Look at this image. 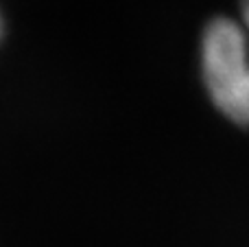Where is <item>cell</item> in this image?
Instances as JSON below:
<instances>
[{
    "label": "cell",
    "mask_w": 249,
    "mask_h": 247,
    "mask_svg": "<svg viewBox=\"0 0 249 247\" xmlns=\"http://www.w3.org/2000/svg\"><path fill=\"white\" fill-rule=\"evenodd\" d=\"M201 77L214 107L249 127V42L238 18H216L201 35Z\"/></svg>",
    "instance_id": "cell-1"
},
{
    "label": "cell",
    "mask_w": 249,
    "mask_h": 247,
    "mask_svg": "<svg viewBox=\"0 0 249 247\" xmlns=\"http://www.w3.org/2000/svg\"><path fill=\"white\" fill-rule=\"evenodd\" d=\"M238 20H241L243 29H245L247 42H249V0H243V4H241V16H238Z\"/></svg>",
    "instance_id": "cell-2"
},
{
    "label": "cell",
    "mask_w": 249,
    "mask_h": 247,
    "mask_svg": "<svg viewBox=\"0 0 249 247\" xmlns=\"http://www.w3.org/2000/svg\"><path fill=\"white\" fill-rule=\"evenodd\" d=\"M0 33H2V20H0Z\"/></svg>",
    "instance_id": "cell-3"
}]
</instances>
